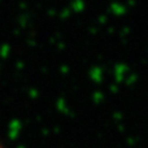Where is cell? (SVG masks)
Instances as JSON below:
<instances>
[{"label":"cell","mask_w":148,"mask_h":148,"mask_svg":"<svg viewBox=\"0 0 148 148\" xmlns=\"http://www.w3.org/2000/svg\"><path fill=\"white\" fill-rule=\"evenodd\" d=\"M0 148H3V147H1V146H0Z\"/></svg>","instance_id":"obj_1"}]
</instances>
